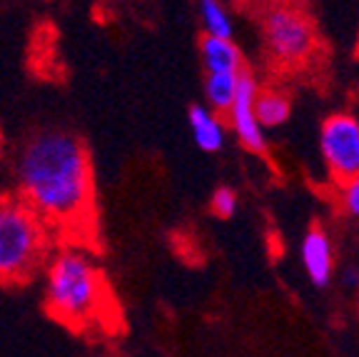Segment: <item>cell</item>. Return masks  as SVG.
<instances>
[{
	"instance_id": "obj_1",
	"label": "cell",
	"mask_w": 359,
	"mask_h": 357,
	"mask_svg": "<svg viewBox=\"0 0 359 357\" xmlns=\"http://www.w3.org/2000/svg\"><path fill=\"white\" fill-rule=\"evenodd\" d=\"M20 200L53 233H88L95 220L93 160L73 130L40 128L13 162Z\"/></svg>"
},
{
	"instance_id": "obj_2",
	"label": "cell",
	"mask_w": 359,
	"mask_h": 357,
	"mask_svg": "<svg viewBox=\"0 0 359 357\" xmlns=\"http://www.w3.org/2000/svg\"><path fill=\"white\" fill-rule=\"evenodd\" d=\"M45 307L53 318L75 330L102 325L107 315V280L95 257L83 245H62L43 268Z\"/></svg>"
},
{
	"instance_id": "obj_3",
	"label": "cell",
	"mask_w": 359,
	"mask_h": 357,
	"mask_svg": "<svg viewBox=\"0 0 359 357\" xmlns=\"http://www.w3.org/2000/svg\"><path fill=\"white\" fill-rule=\"evenodd\" d=\"M53 252V230L20 197H0V283H28Z\"/></svg>"
},
{
	"instance_id": "obj_4",
	"label": "cell",
	"mask_w": 359,
	"mask_h": 357,
	"mask_svg": "<svg viewBox=\"0 0 359 357\" xmlns=\"http://www.w3.org/2000/svg\"><path fill=\"white\" fill-rule=\"evenodd\" d=\"M264 53L277 67H304L320 51V35L307 11L297 6H267L259 18Z\"/></svg>"
},
{
	"instance_id": "obj_5",
	"label": "cell",
	"mask_w": 359,
	"mask_h": 357,
	"mask_svg": "<svg viewBox=\"0 0 359 357\" xmlns=\"http://www.w3.org/2000/svg\"><path fill=\"white\" fill-rule=\"evenodd\" d=\"M320 152L337 185L359 178V117L352 112H332L322 120Z\"/></svg>"
},
{
	"instance_id": "obj_6",
	"label": "cell",
	"mask_w": 359,
	"mask_h": 357,
	"mask_svg": "<svg viewBox=\"0 0 359 357\" xmlns=\"http://www.w3.org/2000/svg\"><path fill=\"white\" fill-rule=\"evenodd\" d=\"M259 93V83L250 70H242L240 83H237V95L232 100L227 115V125L232 128L240 145L250 150L252 155H267V135L255 115V98Z\"/></svg>"
},
{
	"instance_id": "obj_7",
	"label": "cell",
	"mask_w": 359,
	"mask_h": 357,
	"mask_svg": "<svg viewBox=\"0 0 359 357\" xmlns=\"http://www.w3.org/2000/svg\"><path fill=\"white\" fill-rule=\"evenodd\" d=\"M299 257H302V268L307 273L309 283L314 287H327L334 275V247L332 238L325 228H309L299 245Z\"/></svg>"
},
{
	"instance_id": "obj_8",
	"label": "cell",
	"mask_w": 359,
	"mask_h": 357,
	"mask_svg": "<svg viewBox=\"0 0 359 357\" xmlns=\"http://www.w3.org/2000/svg\"><path fill=\"white\" fill-rule=\"evenodd\" d=\"M187 123H190V133L195 145L202 152H219L224 148V140H227V123L222 120V115L210 110L205 103H195L187 110Z\"/></svg>"
},
{
	"instance_id": "obj_9",
	"label": "cell",
	"mask_w": 359,
	"mask_h": 357,
	"mask_svg": "<svg viewBox=\"0 0 359 357\" xmlns=\"http://www.w3.org/2000/svg\"><path fill=\"white\" fill-rule=\"evenodd\" d=\"M200 60L205 75H240L245 70V58L235 40H200Z\"/></svg>"
},
{
	"instance_id": "obj_10",
	"label": "cell",
	"mask_w": 359,
	"mask_h": 357,
	"mask_svg": "<svg viewBox=\"0 0 359 357\" xmlns=\"http://www.w3.org/2000/svg\"><path fill=\"white\" fill-rule=\"evenodd\" d=\"M255 115H257L262 130L285 125L292 115L290 95L277 88H259L257 98H255Z\"/></svg>"
},
{
	"instance_id": "obj_11",
	"label": "cell",
	"mask_w": 359,
	"mask_h": 357,
	"mask_svg": "<svg viewBox=\"0 0 359 357\" xmlns=\"http://www.w3.org/2000/svg\"><path fill=\"white\" fill-rule=\"evenodd\" d=\"M197 13H200V25L205 38L235 40V18L227 6H222L217 0H202L197 6Z\"/></svg>"
},
{
	"instance_id": "obj_12",
	"label": "cell",
	"mask_w": 359,
	"mask_h": 357,
	"mask_svg": "<svg viewBox=\"0 0 359 357\" xmlns=\"http://www.w3.org/2000/svg\"><path fill=\"white\" fill-rule=\"evenodd\" d=\"M237 83L240 75H205V105L217 115H224L235 100Z\"/></svg>"
},
{
	"instance_id": "obj_13",
	"label": "cell",
	"mask_w": 359,
	"mask_h": 357,
	"mask_svg": "<svg viewBox=\"0 0 359 357\" xmlns=\"http://www.w3.org/2000/svg\"><path fill=\"white\" fill-rule=\"evenodd\" d=\"M210 207L217 218L230 220L235 218L237 207H240V197H237V190H232L230 185H219L212 193V200H210Z\"/></svg>"
},
{
	"instance_id": "obj_14",
	"label": "cell",
	"mask_w": 359,
	"mask_h": 357,
	"mask_svg": "<svg viewBox=\"0 0 359 357\" xmlns=\"http://www.w3.org/2000/svg\"><path fill=\"white\" fill-rule=\"evenodd\" d=\"M337 188H339V207H342V212L352 220H359V178L349 180L344 185H337Z\"/></svg>"
},
{
	"instance_id": "obj_15",
	"label": "cell",
	"mask_w": 359,
	"mask_h": 357,
	"mask_svg": "<svg viewBox=\"0 0 359 357\" xmlns=\"http://www.w3.org/2000/svg\"><path fill=\"white\" fill-rule=\"evenodd\" d=\"M342 283L347 285V287H352V290H357V287H359V268H357V265H349V268H344Z\"/></svg>"
}]
</instances>
